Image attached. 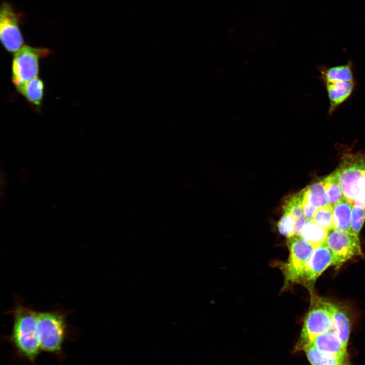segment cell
<instances>
[{"label":"cell","instance_id":"d6986e66","mask_svg":"<svg viewBox=\"0 0 365 365\" xmlns=\"http://www.w3.org/2000/svg\"><path fill=\"white\" fill-rule=\"evenodd\" d=\"M321 180L330 205L333 206L344 199L341 188L334 172Z\"/></svg>","mask_w":365,"mask_h":365},{"label":"cell","instance_id":"30bf717a","mask_svg":"<svg viewBox=\"0 0 365 365\" xmlns=\"http://www.w3.org/2000/svg\"><path fill=\"white\" fill-rule=\"evenodd\" d=\"M329 101L328 115H332L336 110L352 96L356 87V81H337L323 83Z\"/></svg>","mask_w":365,"mask_h":365},{"label":"cell","instance_id":"9c48e42d","mask_svg":"<svg viewBox=\"0 0 365 365\" xmlns=\"http://www.w3.org/2000/svg\"><path fill=\"white\" fill-rule=\"evenodd\" d=\"M333 255L324 244L314 247L306 265L303 279L315 281L328 267L334 265Z\"/></svg>","mask_w":365,"mask_h":365},{"label":"cell","instance_id":"ba28073f","mask_svg":"<svg viewBox=\"0 0 365 365\" xmlns=\"http://www.w3.org/2000/svg\"><path fill=\"white\" fill-rule=\"evenodd\" d=\"M325 244L334 257V265L340 266L354 257L362 254L358 236L332 229L328 231Z\"/></svg>","mask_w":365,"mask_h":365},{"label":"cell","instance_id":"e0dca14e","mask_svg":"<svg viewBox=\"0 0 365 365\" xmlns=\"http://www.w3.org/2000/svg\"><path fill=\"white\" fill-rule=\"evenodd\" d=\"M327 234V230L311 220L304 225L300 236L315 247L325 244Z\"/></svg>","mask_w":365,"mask_h":365},{"label":"cell","instance_id":"5bb4252c","mask_svg":"<svg viewBox=\"0 0 365 365\" xmlns=\"http://www.w3.org/2000/svg\"><path fill=\"white\" fill-rule=\"evenodd\" d=\"M26 100L36 110H39L44 94V84L38 77L16 89Z\"/></svg>","mask_w":365,"mask_h":365},{"label":"cell","instance_id":"2e32d148","mask_svg":"<svg viewBox=\"0 0 365 365\" xmlns=\"http://www.w3.org/2000/svg\"><path fill=\"white\" fill-rule=\"evenodd\" d=\"M351 329L350 320L344 310L335 305L332 320V330L343 345L347 348Z\"/></svg>","mask_w":365,"mask_h":365},{"label":"cell","instance_id":"8fae6325","mask_svg":"<svg viewBox=\"0 0 365 365\" xmlns=\"http://www.w3.org/2000/svg\"><path fill=\"white\" fill-rule=\"evenodd\" d=\"M311 345L325 353L341 356H348L347 348L333 330L316 337Z\"/></svg>","mask_w":365,"mask_h":365},{"label":"cell","instance_id":"cb8c5ba5","mask_svg":"<svg viewBox=\"0 0 365 365\" xmlns=\"http://www.w3.org/2000/svg\"><path fill=\"white\" fill-rule=\"evenodd\" d=\"M353 204L357 205L365 210V194L357 199Z\"/></svg>","mask_w":365,"mask_h":365},{"label":"cell","instance_id":"9a60e30c","mask_svg":"<svg viewBox=\"0 0 365 365\" xmlns=\"http://www.w3.org/2000/svg\"><path fill=\"white\" fill-rule=\"evenodd\" d=\"M311 365H351L349 357L322 352L312 345L304 350Z\"/></svg>","mask_w":365,"mask_h":365},{"label":"cell","instance_id":"44dd1931","mask_svg":"<svg viewBox=\"0 0 365 365\" xmlns=\"http://www.w3.org/2000/svg\"><path fill=\"white\" fill-rule=\"evenodd\" d=\"M364 221L365 210L357 205L353 204L351 218L352 232L358 236Z\"/></svg>","mask_w":365,"mask_h":365},{"label":"cell","instance_id":"7a4b0ae2","mask_svg":"<svg viewBox=\"0 0 365 365\" xmlns=\"http://www.w3.org/2000/svg\"><path fill=\"white\" fill-rule=\"evenodd\" d=\"M36 334L42 351L62 356L63 345L68 336L63 314L56 311L38 312Z\"/></svg>","mask_w":365,"mask_h":365},{"label":"cell","instance_id":"603a6c76","mask_svg":"<svg viewBox=\"0 0 365 365\" xmlns=\"http://www.w3.org/2000/svg\"><path fill=\"white\" fill-rule=\"evenodd\" d=\"M302 207L303 210L304 215L307 221H309L312 220L314 212L317 209L316 207L312 205L306 199L304 196L302 202Z\"/></svg>","mask_w":365,"mask_h":365},{"label":"cell","instance_id":"ac0fdd59","mask_svg":"<svg viewBox=\"0 0 365 365\" xmlns=\"http://www.w3.org/2000/svg\"><path fill=\"white\" fill-rule=\"evenodd\" d=\"M304 193L307 201L316 208L329 204L322 180L315 182L304 189Z\"/></svg>","mask_w":365,"mask_h":365},{"label":"cell","instance_id":"6da1fadb","mask_svg":"<svg viewBox=\"0 0 365 365\" xmlns=\"http://www.w3.org/2000/svg\"><path fill=\"white\" fill-rule=\"evenodd\" d=\"M38 312L22 305L13 310V325L8 340L17 354L34 364L42 351L36 334Z\"/></svg>","mask_w":365,"mask_h":365},{"label":"cell","instance_id":"ffe728a7","mask_svg":"<svg viewBox=\"0 0 365 365\" xmlns=\"http://www.w3.org/2000/svg\"><path fill=\"white\" fill-rule=\"evenodd\" d=\"M312 220L328 231L333 229V206L328 204L317 208Z\"/></svg>","mask_w":365,"mask_h":365},{"label":"cell","instance_id":"5b68a950","mask_svg":"<svg viewBox=\"0 0 365 365\" xmlns=\"http://www.w3.org/2000/svg\"><path fill=\"white\" fill-rule=\"evenodd\" d=\"M50 51L46 48H33L24 45L15 53L12 62V82L18 88L38 77L41 58L48 56Z\"/></svg>","mask_w":365,"mask_h":365},{"label":"cell","instance_id":"7c38bea8","mask_svg":"<svg viewBox=\"0 0 365 365\" xmlns=\"http://www.w3.org/2000/svg\"><path fill=\"white\" fill-rule=\"evenodd\" d=\"M318 69L322 83L337 81L355 82L353 65L351 61L346 64L328 67L319 65Z\"/></svg>","mask_w":365,"mask_h":365},{"label":"cell","instance_id":"4fadbf2b","mask_svg":"<svg viewBox=\"0 0 365 365\" xmlns=\"http://www.w3.org/2000/svg\"><path fill=\"white\" fill-rule=\"evenodd\" d=\"M352 206V203L345 199L333 206V229L352 233L351 227Z\"/></svg>","mask_w":365,"mask_h":365},{"label":"cell","instance_id":"8992f818","mask_svg":"<svg viewBox=\"0 0 365 365\" xmlns=\"http://www.w3.org/2000/svg\"><path fill=\"white\" fill-rule=\"evenodd\" d=\"M289 256L287 262L283 266L284 288L290 284L300 282L304 278L306 265L314 247L300 236L288 238Z\"/></svg>","mask_w":365,"mask_h":365},{"label":"cell","instance_id":"277c9868","mask_svg":"<svg viewBox=\"0 0 365 365\" xmlns=\"http://www.w3.org/2000/svg\"><path fill=\"white\" fill-rule=\"evenodd\" d=\"M335 305L321 298L313 300L307 314L295 351H304L320 335L332 330Z\"/></svg>","mask_w":365,"mask_h":365},{"label":"cell","instance_id":"52a82bcc","mask_svg":"<svg viewBox=\"0 0 365 365\" xmlns=\"http://www.w3.org/2000/svg\"><path fill=\"white\" fill-rule=\"evenodd\" d=\"M20 15L12 5L2 3L0 11V38L5 48L10 53H16L24 45L20 28Z\"/></svg>","mask_w":365,"mask_h":365},{"label":"cell","instance_id":"3957f363","mask_svg":"<svg viewBox=\"0 0 365 365\" xmlns=\"http://www.w3.org/2000/svg\"><path fill=\"white\" fill-rule=\"evenodd\" d=\"M334 172L344 199L348 202L353 204L365 194V154H345Z\"/></svg>","mask_w":365,"mask_h":365},{"label":"cell","instance_id":"7402d4cb","mask_svg":"<svg viewBox=\"0 0 365 365\" xmlns=\"http://www.w3.org/2000/svg\"><path fill=\"white\" fill-rule=\"evenodd\" d=\"M295 220L290 215L284 214L277 223V228L279 233L289 238L294 235Z\"/></svg>","mask_w":365,"mask_h":365}]
</instances>
